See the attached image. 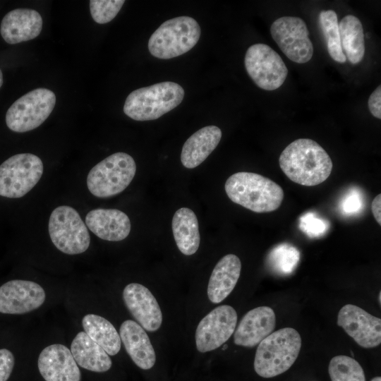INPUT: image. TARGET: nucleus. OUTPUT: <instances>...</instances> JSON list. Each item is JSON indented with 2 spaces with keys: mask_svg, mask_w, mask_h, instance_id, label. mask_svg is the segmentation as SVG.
<instances>
[{
  "mask_svg": "<svg viewBox=\"0 0 381 381\" xmlns=\"http://www.w3.org/2000/svg\"><path fill=\"white\" fill-rule=\"evenodd\" d=\"M184 94L179 84L171 81L140 87L128 95L123 112L135 121L155 120L179 106Z\"/></svg>",
  "mask_w": 381,
  "mask_h": 381,
  "instance_id": "nucleus-4",
  "label": "nucleus"
},
{
  "mask_svg": "<svg viewBox=\"0 0 381 381\" xmlns=\"http://www.w3.org/2000/svg\"><path fill=\"white\" fill-rule=\"evenodd\" d=\"M222 131L216 126H205L190 135L183 145L181 161L183 167L193 169L203 162L217 147Z\"/></svg>",
  "mask_w": 381,
  "mask_h": 381,
  "instance_id": "nucleus-22",
  "label": "nucleus"
},
{
  "mask_svg": "<svg viewBox=\"0 0 381 381\" xmlns=\"http://www.w3.org/2000/svg\"><path fill=\"white\" fill-rule=\"evenodd\" d=\"M300 259L299 251L289 243H282L272 249L267 257L270 266L282 274L291 273Z\"/></svg>",
  "mask_w": 381,
  "mask_h": 381,
  "instance_id": "nucleus-29",
  "label": "nucleus"
},
{
  "mask_svg": "<svg viewBox=\"0 0 381 381\" xmlns=\"http://www.w3.org/2000/svg\"><path fill=\"white\" fill-rule=\"evenodd\" d=\"M332 381H365L359 363L351 357L339 355L333 357L328 367Z\"/></svg>",
  "mask_w": 381,
  "mask_h": 381,
  "instance_id": "nucleus-28",
  "label": "nucleus"
},
{
  "mask_svg": "<svg viewBox=\"0 0 381 381\" xmlns=\"http://www.w3.org/2000/svg\"><path fill=\"white\" fill-rule=\"evenodd\" d=\"M48 230L52 243L64 253L77 255L89 248L90 236L87 226L72 207H56L49 217Z\"/></svg>",
  "mask_w": 381,
  "mask_h": 381,
  "instance_id": "nucleus-7",
  "label": "nucleus"
},
{
  "mask_svg": "<svg viewBox=\"0 0 381 381\" xmlns=\"http://www.w3.org/2000/svg\"><path fill=\"white\" fill-rule=\"evenodd\" d=\"M279 163L291 181L306 186L324 182L333 167L327 152L309 138H299L288 145L282 152Z\"/></svg>",
  "mask_w": 381,
  "mask_h": 381,
  "instance_id": "nucleus-1",
  "label": "nucleus"
},
{
  "mask_svg": "<svg viewBox=\"0 0 381 381\" xmlns=\"http://www.w3.org/2000/svg\"><path fill=\"white\" fill-rule=\"evenodd\" d=\"M14 356L6 349H0V381H6L10 377L14 366Z\"/></svg>",
  "mask_w": 381,
  "mask_h": 381,
  "instance_id": "nucleus-32",
  "label": "nucleus"
},
{
  "mask_svg": "<svg viewBox=\"0 0 381 381\" xmlns=\"http://www.w3.org/2000/svg\"><path fill=\"white\" fill-rule=\"evenodd\" d=\"M244 64L253 81L265 90L278 89L288 75V68L279 54L262 43L254 44L248 48Z\"/></svg>",
  "mask_w": 381,
  "mask_h": 381,
  "instance_id": "nucleus-10",
  "label": "nucleus"
},
{
  "mask_svg": "<svg viewBox=\"0 0 381 381\" xmlns=\"http://www.w3.org/2000/svg\"><path fill=\"white\" fill-rule=\"evenodd\" d=\"M381 195L378 194L375 197V198L373 200L372 205H371V210L373 214L377 221V222L379 224V225H381Z\"/></svg>",
  "mask_w": 381,
  "mask_h": 381,
  "instance_id": "nucleus-35",
  "label": "nucleus"
},
{
  "mask_svg": "<svg viewBox=\"0 0 381 381\" xmlns=\"http://www.w3.org/2000/svg\"><path fill=\"white\" fill-rule=\"evenodd\" d=\"M276 326L274 310L260 306L249 310L240 321L234 334L236 345L253 347L269 336Z\"/></svg>",
  "mask_w": 381,
  "mask_h": 381,
  "instance_id": "nucleus-17",
  "label": "nucleus"
},
{
  "mask_svg": "<svg viewBox=\"0 0 381 381\" xmlns=\"http://www.w3.org/2000/svg\"><path fill=\"white\" fill-rule=\"evenodd\" d=\"M124 3L123 0H91V16L99 24L107 23L116 17Z\"/></svg>",
  "mask_w": 381,
  "mask_h": 381,
  "instance_id": "nucleus-30",
  "label": "nucleus"
},
{
  "mask_svg": "<svg viewBox=\"0 0 381 381\" xmlns=\"http://www.w3.org/2000/svg\"><path fill=\"white\" fill-rule=\"evenodd\" d=\"M337 325L363 348L376 347L381 343L380 318L357 306H344L338 313Z\"/></svg>",
  "mask_w": 381,
  "mask_h": 381,
  "instance_id": "nucleus-13",
  "label": "nucleus"
},
{
  "mask_svg": "<svg viewBox=\"0 0 381 381\" xmlns=\"http://www.w3.org/2000/svg\"><path fill=\"white\" fill-rule=\"evenodd\" d=\"M123 299L132 316L143 329L155 332L161 327V308L147 287L138 283H131L123 291Z\"/></svg>",
  "mask_w": 381,
  "mask_h": 381,
  "instance_id": "nucleus-15",
  "label": "nucleus"
},
{
  "mask_svg": "<svg viewBox=\"0 0 381 381\" xmlns=\"http://www.w3.org/2000/svg\"><path fill=\"white\" fill-rule=\"evenodd\" d=\"M56 104V95L47 88H37L16 100L6 114L8 128L24 133L39 127L50 115Z\"/></svg>",
  "mask_w": 381,
  "mask_h": 381,
  "instance_id": "nucleus-9",
  "label": "nucleus"
},
{
  "mask_svg": "<svg viewBox=\"0 0 381 381\" xmlns=\"http://www.w3.org/2000/svg\"><path fill=\"white\" fill-rule=\"evenodd\" d=\"M339 31L341 45L345 56L353 64L360 63L365 52L361 22L353 15H346L339 23Z\"/></svg>",
  "mask_w": 381,
  "mask_h": 381,
  "instance_id": "nucleus-25",
  "label": "nucleus"
},
{
  "mask_svg": "<svg viewBox=\"0 0 381 381\" xmlns=\"http://www.w3.org/2000/svg\"><path fill=\"white\" fill-rule=\"evenodd\" d=\"M71 352L76 363L86 370L104 373L111 367L109 355L85 332L76 334L71 345Z\"/></svg>",
  "mask_w": 381,
  "mask_h": 381,
  "instance_id": "nucleus-23",
  "label": "nucleus"
},
{
  "mask_svg": "<svg viewBox=\"0 0 381 381\" xmlns=\"http://www.w3.org/2000/svg\"><path fill=\"white\" fill-rule=\"evenodd\" d=\"M319 24L331 58L338 63H345L346 59L341 45L336 12L333 10L322 11L319 15Z\"/></svg>",
  "mask_w": 381,
  "mask_h": 381,
  "instance_id": "nucleus-27",
  "label": "nucleus"
},
{
  "mask_svg": "<svg viewBox=\"0 0 381 381\" xmlns=\"http://www.w3.org/2000/svg\"><path fill=\"white\" fill-rule=\"evenodd\" d=\"M44 289L32 281L14 279L0 286V313L24 314L40 307L44 302Z\"/></svg>",
  "mask_w": 381,
  "mask_h": 381,
  "instance_id": "nucleus-14",
  "label": "nucleus"
},
{
  "mask_svg": "<svg viewBox=\"0 0 381 381\" xmlns=\"http://www.w3.org/2000/svg\"><path fill=\"white\" fill-rule=\"evenodd\" d=\"M85 224L97 237L109 241L125 239L131 228L127 214L117 209L92 210L85 216Z\"/></svg>",
  "mask_w": 381,
  "mask_h": 381,
  "instance_id": "nucleus-19",
  "label": "nucleus"
},
{
  "mask_svg": "<svg viewBox=\"0 0 381 381\" xmlns=\"http://www.w3.org/2000/svg\"><path fill=\"white\" fill-rule=\"evenodd\" d=\"M37 365L46 381H80V371L71 350L61 344L45 347L40 353Z\"/></svg>",
  "mask_w": 381,
  "mask_h": 381,
  "instance_id": "nucleus-16",
  "label": "nucleus"
},
{
  "mask_svg": "<svg viewBox=\"0 0 381 381\" xmlns=\"http://www.w3.org/2000/svg\"><path fill=\"white\" fill-rule=\"evenodd\" d=\"M226 348H227V345L225 344V345L223 346L222 350H225Z\"/></svg>",
  "mask_w": 381,
  "mask_h": 381,
  "instance_id": "nucleus-39",
  "label": "nucleus"
},
{
  "mask_svg": "<svg viewBox=\"0 0 381 381\" xmlns=\"http://www.w3.org/2000/svg\"><path fill=\"white\" fill-rule=\"evenodd\" d=\"M241 270L240 259L234 254L222 258L215 265L207 285V296L213 303H219L233 291Z\"/></svg>",
  "mask_w": 381,
  "mask_h": 381,
  "instance_id": "nucleus-21",
  "label": "nucleus"
},
{
  "mask_svg": "<svg viewBox=\"0 0 381 381\" xmlns=\"http://www.w3.org/2000/svg\"><path fill=\"white\" fill-rule=\"evenodd\" d=\"M135 172L136 164L133 158L125 152H116L90 169L87 176V186L95 197H111L128 186Z\"/></svg>",
  "mask_w": 381,
  "mask_h": 381,
  "instance_id": "nucleus-6",
  "label": "nucleus"
},
{
  "mask_svg": "<svg viewBox=\"0 0 381 381\" xmlns=\"http://www.w3.org/2000/svg\"><path fill=\"white\" fill-rule=\"evenodd\" d=\"M82 325L87 336L108 355L114 356L119 352L121 346L119 334L107 319L100 315L87 314L83 317Z\"/></svg>",
  "mask_w": 381,
  "mask_h": 381,
  "instance_id": "nucleus-26",
  "label": "nucleus"
},
{
  "mask_svg": "<svg viewBox=\"0 0 381 381\" xmlns=\"http://www.w3.org/2000/svg\"><path fill=\"white\" fill-rule=\"evenodd\" d=\"M236 323L237 313L231 306L222 305L212 310L196 328L198 351L205 353L223 345L234 332Z\"/></svg>",
  "mask_w": 381,
  "mask_h": 381,
  "instance_id": "nucleus-12",
  "label": "nucleus"
},
{
  "mask_svg": "<svg viewBox=\"0 0 381 381\" xmlns=\"http://www.w3.org/2000/svg\"><path fill=\"white\" fill-rule=\"evenodd\" d=\"M370 381H381L380 377H375Z\"/></svg>",
  "mask_w": 381,
  "mask_h": 381,
  "instance_id": "nucleus-37",
  "label": "nucleus"
},
{
  "mask_svg": "<svg viewBox=\"0 0 381 381\" xmlns=\"http://www.w3.org/2000/svg\"><path fill=\"white\" fill-rule=\"evenodd\" d=\"M171 224L179 250L186 255L194 254L200 242L198 221L194 212L188 207L179 208L174 214Z\"/></svg>",
  "mask_w": 381,
  "mask_h": 381,
  "instance_id": "nucleus-24",
  "label": "nucleus"
},
{
  "mask_svg": "<svg viewBox=\"0 0 381 381\" xmlns=\"http://www.w3.org/2000/svg\"><path fill=\"white\" fill-rule=\"evenodd\" d=\"M119 336L126 352L134 363L143 370L152 368L156 354L145 329L136 322L124 321L119 329Z\"/></svg>",
  "mask_w": 381,
  "mask_h": 381,
  "instance_id": "nucleus-20",
  "label": "nucleus"
},
{
  "mask_svg": "<svg viewBox=\"0 0 381 381\" xmlns=\"http://www.w3.org/2000/svg\"><path fill=\"white\" fill-rule=\"evenodd\" d=\"M41 159L31 153L11 156L0 165V195L18 198L30 191L43 174Z\"/></svg>",
  "mask_w": 381,
  "mask_h": 381,
  "instance_id": "nucleus-8",
  "label": "nucleus"
},
{
  "mask_svg": "<svg viewBox=\"0 0 381 381\" xmlns=\"http://www.w3.org/2000/svg\"><path fill=\"white\" fill-rule=\"evenodd\" d=\"M41 15L34 9L16 8L3 18L0 32L6 42L18 44L35 39L42 29Z\"/></svg>",
  "mask_w": 381,
  "mask_h": 381,
  "instance_id": "nucleus-18",
  "label": "nucleus"
},
{
  "mask_svg": "<svg viewBox=\"0 0 381 381\" xmlns=\"http://www.w3.org/2000/svg\"><path fill=\"white\" fill-rule=\"evenodd\" d=\"M300 229L310 237L321 236L327 229V223L313 213H307L300 218Z\"/></svg>",
  "mask_w": 381,
  "mask_h": 381,
  "instance_id": "nucleus-31",
  "label": "nucleus"
},
{
  "mask_svg": "<svg viewBox=\"0 0 381 381\" xmlns=\"http://www.w3.org/2000/svg\"><path fill=\"white\" fill-rule=\"evenodd\" d=\"M361 202L356 195H352L347 197L344 202V210L349 213V212H355L360 208Z\"/></svg>",
  "mask_w": 381,
  "mask_h": 381,
  "instance_id": "nucleus-34",
  "label": "nucleus"
},
{
  "mask_svg": "<svg viewBox=\"0 0 381 381\" xmlns=\"http://www.w3.org/2000/svg\"><path fill=\"white\" fill-rule=\"evenodd\" d=\"M368 107L371 114L381 119V86L379 85L370 95Z\"/></svg>",
  "mask_w": 381,
  "mask_h": 381,
  "instance_id": "nucleus-33",
  "label": "nucleus"
},
{
  "mask_svg": "<svg viewBox=\"0 0 381 381\" xmlns=\"http://www.w3.org/2000/svg\"><path fill=\"white\" fill-rule=\"evenodd\" d=\"M201 30L189 16H179L164 22L148 41L150 54L158 59H169L190 51L198 42Z\"/></svg>",
  "mask_w": 381,
  "mask_h": 381,
  "instance_id": "nucleus-5",
  "label": "nucleus"
},
{
  "mask_svg": "<svg viewBox=\"0 0 381 381\" xmlns=\"http://www.w3.org/2000/svg\"><path fill=\"white\" fill-rule=\"evenodd\" d=\"M2 84H3V74L0 69V87H1Z\"/></svg>",
  "mask_w": 381,
  "mask_h": 381,
  "instance_id": "nucleus-36",
  "label": "nucleus"
},
{
  "mask_svg": "<svg viewBox=\"0 0 381 381\" xmlns=\"http://www.w3.org/2000/svg\"><path fill=\"white\" fill-rule=\"evenodd\" d=\"M270 34L281 51L291 61L297 64L309 61L313 55V45L309 30L303 19L283 16L270 26Z\"/></svg>",
  "mask_w": 381,
  "mask_h": 381,
  "instance_id": "nucleus-11",
  "label": "nucleus"
},
{
  "mask_svg": "<svg viewBox=\"0 0 381 381\" xmlns=\"http://www.w3.org/2000/svg\"><path fill=\"white\" fill-rule=\"evenodd\" d=\"M301 347L299 333L292 327L272 332L258 346L254 369L262 377L270 378L288 370L296 361Z\"/></svg>",
  "mask_w": 381,
  "mask_h": 381,
  "instance_id": "nucleus-3",
  "label": "nucleus"
},
{
  "mask_svg": "<svg viewBox=\"0 0 381 381\" xmlns=\"http://www.w3.org/2000/svg\"><path fill=\"white\" fill-rule=\"evenodd\" d=\"M379 303H381V292L379 293Z\"/></svg>",
  "mask_w": 381,
  "mask_h": 381,
  "instance_id": "nucleus-38",
  "label": "nucleus"
},
{
  "mask_svg": "<svg viewBox=\"0 0 381 381\" xmlns=\"http://www.w3.org/2000/svg\"><path fill=\"white\" fill-rule=\"evenodd\" d=\"M224 188L232 202L257 213L276 210L284 199V190L279 184L253 172L232 174L226 181Z\"/></svg>",
  "mask_w": 381,
  "mask_h": 381,
  "instance_id": "nucleus-2",
  "label": "nucleus"
}]
</instances>
